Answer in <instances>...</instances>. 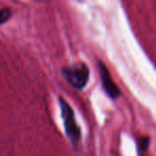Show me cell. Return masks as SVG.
I'll return each mask as SVG.
<instances>
[{
    "mask_svg": "<svg viewBox=\"0 0 156 156\" xmlns=\"http://www.w3.org/2000/svg\"><path fill=\"white\" fill-rule=\"evenodd\" d=\"M59 104H60L61 115H62V119L63 122H64L65 133H66L71 142L74 145H77L80 142L81 133L80 128H79V126L77 125V122H76L73 109L63 98H59Z\"/></svg>",
    "mask_w": 156,
    "mask_h": 156,
    "instance_id": "1",
    "label": "cell"
},
{
    "mask_svg": "<svg viewBox=\"0 0 156 156\" xmlns=\"http://www.w3.org/2000/svg\"><path fill=\"white\" fill-rule=\"evenodd\" d=\"M62 75L72 87L81 90L87 86L90 73L85 63H78L73 66L64 67L62 69Z\"/></svg>",
    "mask_w": 156,
    "mask_h": 156,
    "instance_id": "2",
    "label": "cell"
},
{
    "mask_svg": "<svg viewBox=\"0 0 156 156\" xmlns=\"http://www.w3.org/2000/svg\"><path fill=\"white\" fill-rule=\"evenodd\" d=\"M98 69H100L102 85H103V87H104L105 92L108 94L110 98L117 100V98L121 95V92H120L118 86L112 81V78H111L110 74H109L108 69H107L102 62H100L98 63Z\"/></svg>",
    "mask_w": 156,
    "mask_h": 156,
    "instance_id": "3",
    "label": "cell"
},
{
    "mask_svg": "<svg viewBox=\"0 0 156 156\" xmlns=\"http://www.w3.org/2000/svg\"><path fill=\"white\" fill-rule=\"evenodd\" d=\"M11 16V11L9 9H2L0 10V25L7 22Z\"/></svg>",
    "mask_w": 156,
    "mask_h": 156,
    "instance_id": "4",
    "label": "cell"
},
{
    "mask_svg": "<svg viewBox=\"0 0 156 156\" xmlns=\"http://www.w3.org/2000/svg\"><path fill=\"white\" fill-rule=\"evenodd\" d=\"M149 143H150L149 138H142L140 140V149L142 150V151H145L147 145H149Z\"/></svg>",
    "mask_w": 156,
    "mask_h": 156,
    "instance_id": "5",
    "label": "cell"
}]
</instances>
